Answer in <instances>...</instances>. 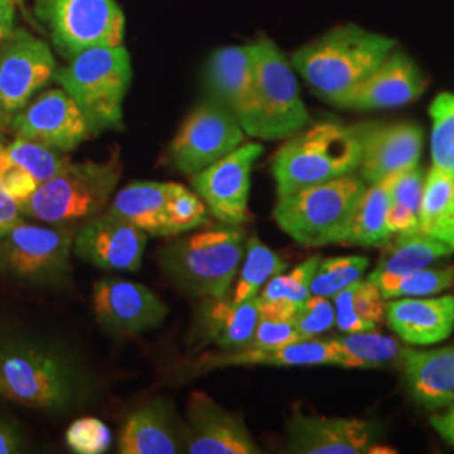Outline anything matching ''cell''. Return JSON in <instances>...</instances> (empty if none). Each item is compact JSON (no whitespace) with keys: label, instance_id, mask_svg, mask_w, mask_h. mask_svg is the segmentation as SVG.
<instances>
[{"label":"cell","instance_id":"d4e9b609","mask_svg":"<svg viewBox=\"0 0 454 454\" xmlns=\"http://www.w3.org/2000/svg\"><path fill=\"white\" fill-rule=\"evenodd\" d=\"M260 296L241 303L227 298H206L197 317V341L224 350L247 347L260 318Z\"/></svg>","mask_w":454,"mask_h":454},{"label":"cell","instance_id":"30bf717a","mask_svg":"<svg viewBox=\"0 0 454 454\" xmlns=\"http://www.w3.org/2000/svg\"><path fill=\"white\" fill-rule=\"evenodd\" d=\"M73 241L66 227L19 221L0 236V273L33 285H63L71 273Z\"/></svg>","mask_w":454,"mask_h":454},{"label":"cell","instance_id":"8d00e7d4","mask_svg":"<svg viewBox=\"0 0 454 454\" xmlns=\"http://www.w3.org/2000/svg\"><path fill=\"white\" fill-rule=\"evenodd\" d=\"M5 152L19 167L29 172L37 184L61 174L71 163L66 152L17 137L14 142L5 145Z\"/></svg>","mask_w":454,"mask_h":454},{"label":"cell","instance_id":"4dcf8cb0","mask_svg":"<svg viewBox=\"0 0 454 454\" xmlns=\"http://www.w3.org/2000/svg\"><path fill=\"white\" fill-rule=\"evenodd\" d=\"M389 209L390 180H382L367 187L362 199L358 200L350 234L345 244L372 247L387 243L392 236L387 226Z\"/></svg>","mask_w":454,"mask_h":454},{"label":"cell","instance_id":"74e56055","mask_svg":"<svg viewBox=\"0 0 454 454\" xmlns=\"http://www.w3.org/2000/svg\"><path fill=\"white\" fill-rule=\"evenodd\" d=\"M367 268L369 260L365 256H339L320 261L309 281V293L315 296L333 298L337 293L362 279Z\"/></svg>","mask_w":454,"mask_h":454},{"label":"cell","instance_id":"52a82bcc","mask_svg":"<svg viewBox=\"0 0 454 454\" xmlns=\"http://www.w3.org/2000/svg\"><path fill=\"white\" fill-rule=\"evenodd\" d=\"M120 177L118 155L103 162H71L61 174L41 182L33 195L19 204V209L49 226L91 219L108 206Z\"/></svg>","mask_w":454,"mask_h":454},{"label":"cell","instance_id":"7bdbcfd3","mask_svg":"<svg viewBox=\"0 0 454 454\" xmlns=\"http://www.w3.org/2000/svg\"><path fill=\"white\" fill-rule=\"evenodd\" d=\"M66 442L74 453H106L112 446V433L106 424L97 418H82L69 426Z\"/></svg>","mask_w":454,"mask_h":454},{"label":"cell","instance_id":"ab89813d","mask_svg":"<svg viewBox=\"0 0 454 454\" xmlns=\"http://www.w3.org/2000/svg\"><path fill=\"white\" fill-rule=\"evenodd\" d=\"M322 258L320 256H311L296 268H293L290 273L273 276L266 285L264 290L261 293V301H276V300H285L292 303H303L311 296L309 293V281L315 275L318 264Z\"/></svg>","mask_w":454,"mask_h":454},{"label":"cell","instance_id":"d6986e66","mask_svg":"<svg viewBox=\"0 0 454 454\" xmlns=\"http://www.w3.org/2000/svg\"><path fill=\"white\" fill-rule=\"evenodd\" d=\"M206 84L209 99L236 114L244 133L251 137L256 120V74L251 44L217 49L207 63Z\"/></svg>","mask_w":454,"mask_h":454},{"label":"cell","instance_id":"6da1fadb","mask_svg":"<svg viewBox=\"0 0 454 454\" xmlns=\"http://www.w3.org/2000/svg\"><path fill=\"white\" fill-rule=\"evenodd\" d=\"M91 379L61 345L20 335L0 337V397L19 406L67 412L84 404Z\"/></svg>","mask_w":454,"mask_h":454},{"label":"cell","instance_id":"f1b7e54d","mask_svg":"<svg viewBox=\"0 0 454 454\" xmlns=\"http://www.w3.org/2000/svg\"><path fill=\"white\" fill-rule=\"evenodd\" d=\"M419 231L454 249V170L433 165L424 176Z\"/></svg>","mask_w":454,"mask_h":454},{"label":"cell","instance_id":"f6af8a7d","mask_svg":"<svg viewBox=\"0 0 454 454\" xmlns=\"http://www.w3.org/2000/svg\"><path fill=\"white\" fill-rule=\"evenodd\" d=\"M19 221H22L19 202L0 184V236L16 226Z\"/></svg>","mask_w":454,"mask_h":454},{"label":"cell","instance_id":"e0dca14e","mask_svg":"<svg viewBox=\"0 0 454 454\" xmlns=\"http://www.w3.org/2000/svg\"><path fill=\"white\" fill-rule=\"evenodd\" d=\"M185 453L256 454L260 448L239 414L219 406L206 392L195 390L187 404Z\"/></svg>","mask_w":454,"mask_h":454},{"label":"cell","instance_id":"f907efd6","mask_svg":"<svg viewBox=\"0 0 454 454\" xmlns=\"http://www.w3.org/2000/svg\"><path fill=\"white\" fill-rule=\"evenodd\" d=\"M16 4H19V5H20V9H22V11H26V5H24V0H16Z\"/></svg>","mask_w":454,"mask_h":454},{"label":"cell","instance_id":"9a60e30c","mask_svg":"<svg viewBox=\"0 0 454 454\" xmlns=\"http://www.w3.org/2000/svg\"><path fill=\"white\" fill-rule=\"evenodd\" d=\"M148 234L114 212L98 214L74 236L73 251L101 270L137 271L142 268Z\"/></svg>","mask_w":454,"mask_h":454},{"label":"cell","instance_id":"4fadbf2b","mask_svg":"<svg viewBox=\"0 0 454 454\" xmlns=\"http://www.w3.org/2000/svg\"><path fill=\"white\" fill-rule=\"evenodd\" d=\"M58 63L48 43L26 29H16L0 46V106L14 116L49 82Z\"/></svg>","mask_w":454,"mask_h":454},{"label":"cell","instance_id":"d6a6232c","mask_svg":"<svg viewBox=\"0 0 454 454\" xmlns=\"http://www.w3.org/2000/svg\"><path fill=\"white\" fill-rule=\"evenodd\" d=\"M390 209L387 226L392 234L419 229L424 172L416 165L389 177Z\"/></svg>","mask_w":454,"mask_h":454},{"label":"cell","instance_id":"cb8c5ba5","mask_svg":"<svg viewBox=\"0 0 454 454\" xmlns=\"http://www.w3.org/2000/svg\"><path fill=\"white\" fill-rule=\"evenodd\" d=\"M390 328L411 345H434L454 330V296L403 298L386 303Z\"/></svg>","mask_w":454,"mask_h":454},{"label":"cell","instance_id":"7c38bea8","mask_svg":"<svg viewBox=\"0 0 454 454\" xmlns=\"http://www.w3.org/2000/svg\"><path fill=\"white\" fill-rule=\"evenodd\" d=\"M261 153V144H241L221 160L192 176L195 192L223 224L241 226L249 219L251 172Z\"/></svg>","mask_w":454,"mask_h":454},{"label":"cell","instance_id":"5bb4252c","mask_svg":"<svg viewBox=\"0 0 454 454\" xmlns=\"http://www.w3.org/2000/svg\"><path fill=\"white\" fill-rule=\"evenodd\" d=\"M17 138L73 152L95 133L76 101L63 88L48 90L31 99L11 120Z\"/></svg>","mask_w":454,"mask_h":454},{"label":"cell","instance_id":"2e32d148","mask_svg":"<svg viewBox=\"0 0 454 454\" xmlns=\"http://www.w3.org/2000/svg\"><path fill=\"white\" fill-rule=\"evenodd\" d=\"M93 309L99 324L123 335L153 330L168 315L167 305L144 285L112 278L95 283Z\"/></svg>","mask_w":454,"mask_h":454},{"label":"cell","instance_id":"ba28073f","mask_svg":"<svg viewBox=\"0 0 454 454\" xmlns=\"http://www.w3.org/2000/svg\"><path fill=\"white\" fill-rule=\"evenodd\" d=\"M256 74V120L251 137L283 140L305 130L311 116L300 95L294 69L268 37L251 44Z\"/></svg>","mask_w":454,"mask_h":454},{"label":"cell","instance_id":"1f68e13d","mask_svg":"<svg viewBox=\"0 0 454 454\" xmlns=\"http://www.w3.org/2000/svg\"><path fill=\"white\" fill-rule=\"evenodd\" d=\"M333 343L339 350V365L345 369H377L401 358L404 350L395 339L375 330L345 333Z\"/></svg>","mask_w":454,"mask_h":454},{"label":"cell","instance_id":"f546056e","mask_svg":"<svg viewBox=\"0 0 454 454\" xmlns=\"http://www.w3.org/2000/svg\"><path fill=\"white\" fill-rule=\"evenodd\" d=\"M335 326L341 333L377 330L386 320V300L372 281L358 279L333 298Z\"/></svg>","mask_w":454,"mask_h":454},{"label":"cell","instance_id":"603a6c76","mask_svg":"<svg viewBox=\"0 0 454 454\" xmlns=\"http://www.w3.org/2000/svg\"><path fill=\"white\" fill-rule=\"evenodd\" d=\"M185 451V426L167 399H153L133 411L121 427L118 453L174 454Z\"/></svg>","mask_w":454,"mask_h":454},{"label":"cell","instance_id":"ee69618b","mask_svg":"<svg viewBox=\"0 0 454 454\" xmlns=\"http://www.w3.org/2000/svg\"><path fill=\"white\" fill-rule=\"evenodd\" d=\"M0 184L4 189L16 199L17 202H24L37 189V180L29 172L19 167L5 152V144L0 138Z\"/></svg>","mask_w":454,"mask_h":454},{"label":"cell","instance_id":"f35d334b","mask_svg":"<svg viewBox=\"0 0 454 454\" xmlns=\"http://www.w3.org/2000/svg\"><path fill=\"white\" fill-rule=\"evenodd\" d=\"M429 116L433 165L454 170V93H439L429 106Z\"/></svg>","mask_w":454,"mask_h":454},{"label":"cell","instance_id":"c3c4849f","mask_svg":"<svg viewBox=\"0 0 454 454\" xmlns=\"http://www.w3.org/2000/svg\"><path fill=\"white\" fill-rule=\"evenodd\" d=\"M433 427L438 431L439 436L444 439L448 444L454 446V403L441 414L431 418Z\"/></svg>","mask_w":454,"mask_h":454},{"label":"cell","instance_id":"7402d4cb","mask_svg":"<svg viewBox=\"0 0 454 454\" xmlns=\"http://www.w3.org/2000/svg\"><path fill=\"white\" fill-rule=\"evenodd\" d=\"M249 365H271V367H311V365H339V350L333 340L294 341L275 348L244 347L241 350H226L223 354L202 356L192 364L194 373H207L226 367H249Z\"/></svg>","mask_w":454,"mask_h":454},{"label":"cell","instance_id":"83f0119b","mask_svg":"<svg viewBox=\"0 0 454 454\" xmlns=\"http://www.w3.org/2000/svg\"><path fill=\"white\" fill-rule=\"evenodd\" d=\"M451 254H454L453 247L424 234L419 229L399 232L392 243L384 244V251L371 276L404 275L429 268L434 261Z\"/></svg>","mask_w":454,"mask_h":454},{"label":"cell","instance_id":"3957f363","mask_svg":"<svg viewBox=\"0 0 454 454\" xmlns=\"http://www.w3.org/2000/svg\"><path fill=\"white\" fill-rule=\"evenodd\" d=\"M360 131L325 121L290 137L273 159L278 197L354 174L362 160Z\"/></svg>","mask_w":454,"mask_h":454},{"label":"cell","instance_id":"8fae6325","mask_svg":"<svg viewBox=\"0 0 454 454\" xmlns=\"http://www.w3.org/2000/svg\"><path fill=\"white\" fill-rule=\"evenodd\" d=\"M236 114L209 99L187 116L170 145V159L182 174L194 176L221 160L244 142Z\"/></svg>","mask_w":454,"mask_h":454},{"label":"cell","instance_id":"484cf974","mask_svg":"<svg viewBox=\"0 0 454 454\" xmlns=\"http://www.w3.org/2000/svg\"><path fill=\"white\" fill-rule=\"evenodd\" d=\"M407 386L416 401L427 407L454 403V345L434 350H403Z\"/></svg>","mask_w":454,"mask_h":454},{"label":"cell","instance_id":"bcb514c9","mask_svg":"<svg viewBox=\"0 0 454 454\" xmlns=\"http://www.w3.org/2000/svg\"><path fill=\"white\" fill-rule=\"evenodd\" d=\"M24 448L22 434L16 424L0 418V454L20 453Z\"/></svg>","mask_w":454,"mask_h":454},{"label":"cell","instance_id":"681fc988","mask_svg":"<svg viewBox=\"0 0 454 454\" xmlns=\"http://www.w3.org/2000/svg\"><path fill=\"white\" fill-rule=\"evenodd\" d=\"M11 120H12V116H9V114H5L4 108L0 106V133L11 130Z\"/></svg>","mask_w":454,"mask_h":454},{"label":"cell","instance_id":"e575fe53","mask_svg":"<svg viewBox=\"0 0 454 454\" xmlns=\"http://www.w3.org/2000/svg\"><path fill=\"white\" fill-rule=\"evenodd\" d=\"M379 288L384 300L392 298H421L450 290L454 285V268L429 270L422 268L397 276H371L367 278Z\"/></svg>","mask_w":454,"mask_h":454},{"label":"cell","instance_id":"7a4b0ae2","mask_svg":"<svg viewBox=\"0 0 454 454\" xmlns=\"http://www.w3.org/2000/svg\"><path fill=\"white\" fill-rule=\"evenodd\" d=\"M394 49L392 37L345 24L294 51L292 66L318 97L337 106Z\"/></svg>","mask_w":454,"mask_h":454},{"label":"cell","instance_id":"60d3db41","mask_svg":"<svg viewBox=\"0 0 454 454\" xmlns=\"http://www.w3.org/2000/svg\"><path fill=\"white\" fill-rule=\"evenodd\" d=\"M167 219L170 234L177 236L180 232L194 231L197 227L206 226L207 207L199 194L191 192L184 185L176 184V189L167 204Z\"/></svg>","mask_w":454,"mask_h":454},{"label":"cell","instance_id":"b9f144b4","mask_svg":"<svg viewBox=\"0 0 454 454\" xmlns=\"http://www.w3.org/2000/svg\"><path fill=\"white\" fill-rule=\"evenodd\" d=\"M296 332L301 340L318 339L335 326V309L330 298L311 294L305 300L294 318Z\"/></svg>","mask_w":454,"mask_h":454},{"label":"cell","instance_id":"277c9868","mask_svg":"<svg viewBox=\"0 0 454 454\" xmlns=\"http://www.w3.org/2000/svg\"><path fill=\"white\" fill-rule=\"evenodd\" d=\"M76 101L93 133L123 129V101L130 88V54L123 44L98 46L76 54L54 74Z\"/></svg>","mask_w":454,"mask_h":454},{"label":"cell","instance_id":"4316f807","mask_svg":"<svg viewBox=\"0 0 454 454\" xmlns=\"http://www.w3.org/2000/svg\"><path fill=\"white\" fill-rule=\"evenodd\" d=\"M176 189L170 182H133L114 195L110 212L127 219L148 236L168 238L167 204Z\"/></svg>","mask_w":454,"mask_h":454},{"label":"cell","instance_id":"9c48e42d","mask_svg":"<svg viewBox=\"0 0 454 454\" xmlns=\"http://www.w3.org/2000/svg\"><path fill=\"white\" fill-rule=\"evenodd\" d=\"M34 16L67 61L86 49L123 44L125 14L116 0H35Z\"/></svg>","mask_w":454,"mask_h":454},{"label":"cell","instance_id":"d590c367","mask_svg":"<svg viewBox=\"0 0 454 454\" xmlns=\"http://www.w3.org/2000/svg\"><path fill=\"white\" fill-rule=\"evenodd\" d=\"M300 305L285 300L261 301L260 318L254 330V337L249 345L275 348L301 340L294 325Z\"/></svg>","mask_w":454,"mask_h":454},{"label":"cell","instance_id":"ffe728a7","mask_svg":"<svg viewBox=\"0 0 454 454\" xmlns=\"http://www.w3.org/2000/svg\"><path fill=\"white\" fill-rule=\"evenodd\" d=\"M360 170L365 184L372 185L419 163L424 133L418 125L395 123L362 127Z\"/></svg>","mask_w":454,"mask_h":454},{"label":"cell","instance_id":"7dc6e473","mask_svg":"<svg viewBox=\"0 0 454 454\" xmlns=\"http://www.w3.org/2000/svg\"><path fill=\"white\" fill-rule=\"evenodd\" d=\"M16 0H0V46L16 33Z\"/></svg>","mask_w":454,"mask_h":454},{"label":"cell","instance_id":"ac0fdd59","mask_svg":"<svg viewBox=\"0 0 454 454\" xmlns=\"http://www.w3.org/2000/svg\"><path fill=\"white\" fill-rule=\"evenodd\" d=\"M426 80L404 51L394 49L384 61L339 101L347 110H384L404 106L421 97Z\"/></svg>","mask_w":454,"mask_h":454},{"label":"cell","instance_id":"44dd1931","mask_svg":"<svg viewBox=\"0 0 454 454\" xmlns=\"http://www.w3.org/2000/svg\"><path fill=\"white\" fill-rule=\"evenodd\" d=\"M375 431L356 418H318L294 412L288 422V450L300 454L367 453Z\"/></svg>","mask_w":454,"mask_h":454},{"label":"cell","instance_id":"836d02e7","mask_svg":"<svg viewBox=\"0 0 454 454\" xmlns=\"http://www.w3.org/2000/svg\"><path fill=\"white\" fill-rule=\"evenodd\" d=\"M286 268L288 262L270 246H266L258 238H249L246 241L239 279L231 300L234 303H241L253 296H258L261 286H264L273 276L285 273Z\"/></svg>","mask_w":454,"mask_h":454},{"label":"cell","instance_id":"5b68a950","mask_svg":"<svg viewBox=\"0 0 454 454\" xmlns=\"http://www.w3.org/2000/svg\"><path fill=\"white\" fill-rule=\"evenodd\" d=\"M367 184L357 176H343L278 197L276 224L296 243L309 247L345 244L358 200Z\"/></svg>","mask_w":454,"mask_h":454},{"label":"cell","instance_id":"8992f818","mask_svg":"<svg viewBox=\"0 0 454 454\" xmlns=\"http://www.w3.org/2000/svg\"><path fill=\"white\" fill-rule=\"evenodd\" d=\"M244 251L243 229L223 224L167 246L159 260L163 273L184 292L200 298H226Z\"/></svg>","mask_w":454,"mask_h":454}]
</instances>
